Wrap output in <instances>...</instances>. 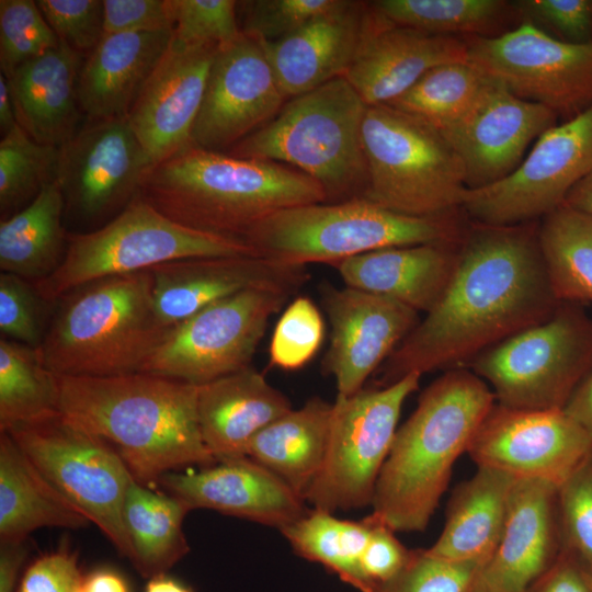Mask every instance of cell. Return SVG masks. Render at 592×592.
Returning <instances> with one entry per match:
<instances>
[{
    "label": "cell",
    "instance_id": "cell-57",
    "mask_svg": "<svg viewBox=\"0 0 592 592\" xmlns=\"http://www.w3.org/2000/svg\"><path fill=\"white\" fill-rule=\"evenodd\" d=\"M82 587L86 592H129L126 580L111 569H98L84 576Z\"/></svg>",
    "mask_w": 592,
    "mask_h": 592
},
{
    "label": "cell",
    "instance_id": "cell-21",
    "mask_svg": "<svg viewBox=\"0 0 592 592\" xmlns=\"http://www.w3.org/2000/svg\"><path fill=\"white\" fill-rule=\"evenodd\" d=\"M149 271L155 308L168 328L240 292L276 288L295 294L309 278L305 265L260 255L185 258Z\"/></svg>",
    "mask_w": 592,
    "mask_h": 592
},
{
    "label": "cell",
    "instance_id": "cell-54",
    "mask_svg": "<svg viewBox=\"0 0 592 592\" xmlns=\"http://www.w3.org/2000/svg\"><path fill=\"white\" fill-rule=\"evenodd\" d=\"M525 592H592V584L578 559L561 548L555 562Z\"/></svg>",
    "mask_w": 592,
    "mask_h": 592
},
{
    "label": "cell",
    "instance_id": "cell-11",
    "mask_svg": "<svg viewBox=\"0 0 592 592\" xmlns=\"http://www.w3.org/2000/svg\"><path fill=\"white\" fill-rule=\"evenodd\" d=\"M7 433L39 473L133 563L123 506L135 479L116 448L60 412L15 425Z\"/></svg>",
    "mask_w": 592,
    "mask_h": 592
},
{
    "label": "cell",
    "instance_id": "cell-52",
    "mask_svg": "<svg viewBox=\"0 0 592 592\" xmlns=\"http://www.w3.org/2000/svg\"><path fill=\"white\" fill-rule=\"evenodd\" d=\"M84 576L67 547L42 555L24 571L16 592H76Z\"/></svg>",
    "mask_w": 592,
    "mask_h": 592
},
{
    "label": "cell",
    "instance_id": "cell-53",
    "mask_svg": "<svg viewBox=\"0 0 592 592\" xmlns=\"http://www.w3.org/2000/svg\"><path fill=\"white\" fill-rule=\"evenodd\" d=\"M104 34L173 29L168 0H103Z\"/></svg>",
    "mask_w": 592,
    "mask_h": 592
},
{
    "label": "cell",
    "instance_id": "cell-55",
    "mask_svg": "<svg viewBox=\"0 0 592 592\" xmlns=\"http://www.w3.org/2000/svg\"><path fill=\"white\" fill-rule=\"evenodd\" d=\"M24 544H0V592H14L26 558Z\"/></svg>",
    "mask_w": 592,
    "mask_h": 592
},
{
    "label": "cell",
    "instance_id": "cell-56",
    "mask_svg": "<svg viewBox=\"0 0 592 592\" xmlns=\"http://www.w3.org/2000/svg\"><path fill=\"white\" fill-rule=\"evenodd\" d=\"M563 411L592 435V371L576 388Z\"/></svg>",
    "mask_w": 592,
    "mask_h": 592
},
{
    "label": "cell",
    "instance_id": "cell-6",
    "mask_svg": "<svg viewBox=\"0 0 592 592\" xmlns=\"http://www.w3.org/2000/svg\"><path fill=\"white\" fill-rule=\"evenodd\" d=\"M367 109L350 81L339 77L288 99L272 121L226 152L292 167L317 181L331 203L362 197Z\"/></svg>",
    "mask_w": 592,
    "mask_h": 592
},
{
    "label": "cell",
    "instance_id": "cell-45",
    "mask_svg": "<svg viewBox=\"0 0 592 592\" xmlns=\"http://www.w3.org/2000/svg\"><path fill=\"white\" fill-rule=\"evenodd\" d=\"M343 3L344 0H246L237 1V16L241 32L275 42Z\"/></svg>",
    "mask_w": 592,
    "mask_h": 592
},
{
    "label": "cell",
    "instance_id": "cell-19",
    "mask_svg": "<svg viewBox=\"0 0 592 592\" xmlns=\"http://www.w3.org/2000/svg\"><path fill=\"white\" fill-rule=\"evenodd\" d=\"M330 326L323 372L333 376L337 396L349 397L419 323L418 311L388 297L344 286L321 285Z\"/></svg>",
    "mask_w": 592,
    "mask_h": 592
},
{
    "label": "cell",
    "instance_id": "cell-62",
    "mask_svg": "<svg viewBox=\"0 0 592 592\" xmlns=\"http://www.w3.org/2000/svg\"><path fill=\"white\" fill-rule=\"evenodd\" d=\"M76 592H86L82 584L76 590Z\"/></svg>",
    "mask_w": 592,
    "mask_h": 592
},
{
    "label": "cell",
    "instance_id": "cell-25",
    "mask_svg": "<svg viewBox=\"0 0 592 592\" xmlns=\"http://www.w3.org/2000/svg\"><path fill=\"white\" fill-rule=\"evenodd\" d=\"M562 548L558 487L516 478L499 545L480 571L491 592H525L555 562Z\"/></svg>",
    "mask_w": 592,
    "mask_h": 592
},
{
    "label": "cell",
    "instance_id": "cell-1",
    "mask_svg": "<svg viewBox=\"0 0 592 592\" xmlns=\"http://www.w3.org/2000/svg\"><path fill=\"white\" fill-rule=\"evenodd\" d=\"M551 291L538 227L479 224L465 232L452 281L379 369L380 387L411 374L464 367L508 338L547 320Z\"/></svg>",
    "mask_w": 592,
    "mask_h": 592
},
{
    "label": "cell",
    "instance_id": "cell-41",
    "mask_svg": "<svg viewBox=\"0 0 592 592\" xmlns=\"http://www.w3.org/2000/svg\"><path fill=\"white\" fill-rule=\"evenodd\" d=\"M59 147L31 138L16 124L0 141V210L2 218L31 203L57 178Z\"/></svg>",
    "mask_w": 592,
    "mask_h": 592
},
{
    "label": "cell",
    "instance_id": "cell-29",
    "mask_svg": "<svg viewBox=\"0 0 592 592\" xmlns=\"http://www.w3.org/2000/svg\"><path fill=\"white\" fill-rule=\"evenodd\" d=\"M291 410L288 398L251 365L198 386L200 431L216 462L246 457L254 435Z\"/></svg>",
    "mask_w": 592,
    "mask_h": 592
},
{
    "label": "cell",
    "instance_id": "cell-22",
    "mask_svg": "<svg viewBox=\"0 0 592 592\" xmlns=\"http://www.w3.org/2000/svg\"><path fill=\"white\" fill-rule=\"evenodd\" d=\"M218 47L186 44L173 36L132 106L127 119L151 164L192 144V129Z\"/></svg>",
    "mask_w": 592,
    "mask_h": 592
},
{
    "label": "cell",
    "instance_id": "cell-13",
    "mask_svg": "<svg viewBox=\"0 0 592 592\" xmlns=\"http://www.w3.org/2000/svg\"><path fill=\"white\" fill-rule=\"evenodd\" d=\"M292 293L251 288L173 326L141 372L203 385L251 365L270 318Z\"/></svg>",
    "mask_w": 592,
    "mask_h": 592
},
{
    "label": "cell",
    "instance_id": "cell-16",
    "mask_svg": "<svg viewBox=\"0 0 592 592\" xmlns=\"http://www.w3.org/2000/svg\"><path fill=\"white\" fill-rule=\"evenodd\" d=\"M150 166L127 117L89 121L59 147L65 215L84 224L112 219L137 196Z\"/></svg>",
    "mask_w": 592,
    "mask_h": 592
},
{
    "label": "cell",
    "instance_id": "cell-7",
    "mask_svg": "<svg viewBox=\"0 0 592 592\" xmlns=\"http://www.w3.org/2000/svg\"><path fill=\"white\" fill-rule=\"evenodd\" d=\"M464 235L453 213L415 217L355 197L282 209L257 224L243 240L260 257L306 266L334 265L390 247L460 241Z\"/></svg>",
    "mask_w": 592,
    "mask_h": 592
},
{
    "label": "cell",
    "instance_id": "cell-20",
    "mask_svg": "<svg viewBox=\"0 0 592 592\" xmlns=\"http://www.w3.org/2000/svg\"><path fill=\"white\" fill-rule=\"evenodd\" d=\"M556 119L548 107L490 79L471 107L440 133L463 162L467 189H477L511 173L528 145Z\"/></svg>",
    "mask_w": 592,
    "mask_h": 592
},
{
    "label": "cell",
    "instance_id": "cell-35",
    "mask_svg": "<svg viewBox=\"0 0 592 592\" xmlns=\"http://www.w3.org/2000/svg\"><path fill=\"white\" fill-rule=\"evenodd\" d=\"M191 509L180 499L133 480L123 520L133 551V566L145 579L167 574L189 551L183 520Z\"/></svg>",
    "mask_w": 592,
    "mask_h": 592
},
{
    "label": "cell",
    "instance_id": "cell-49",
    "mask_svg": "<svg viewBox=\"0 0 592 592\" xmlns=\"http://www.w3.org/2000/svg\"><path fill=\"white\" fill-rule=\"evenodd\" d=\"M58 39L88 55L104 36L103 0L36 1Z\"/></svg>",
    "mask_w": 592,
    "mask_h": 592
},
{
    "label": "cell",
    "instance_id": "cell-5",
    "mask_svg": "<svg viewBox=\"0 0 592 592\" xmlns=\"http://www.w3.org/2000/svg\"><path fill=\"white\" fill-rule=\"evenodd\" d=\"M60 299L38 348L44 364L57 375L141 372L172 328L157 315L149 270L101 278Z\"/></svg>",
    "mask_w": 592,
    "mask_h": 592
},
{
    "label": "cell",
    "instance_id": "cell-17",
    "mask_svg": "<svg viewBox=\"0 0 592 592\" xmlns=\"http://www.w3.org/2000/svg\"><path fill=\"white\" fill-rule=\"evenodd\" d=\"M286 101L262 39L241 32L214 55L192 144L226 152L272 121Z\"/></svg>",
    "mask_w": 592,
    "mask_h": 592
},
{
    "label": "cell",
    "instance_id": "cell-15",
    "mask_svg": "<svg viewBox=\"0 0 592 592\" xmlns=\"http://www.w3.org/2000/svg\"><path fill=\"white\" fill-rule=\"evenodd\" d=\"M591 170L592 106L544 132L506 177L467 189L462 208L483 225L524 224L560 207Z\"/></svg>",
    "mask_w": 592,
    "mask_h": 592
},
{
    "label": "cell",
    "instance_id": "cell-27",
    "mask_svg": "<svg viewBox=\"0 0 592 592\" xmlns=\"http://www.w3.org/2000/svg\"><path fill=\"white\" fill-rule=\"evenodd\" d=\"M460 241L390 247L345 259L333 266L345 286L431 311L455 273Z\"/></svg>",
    "mask_w": 592,
    "mask_h": 592
},
{
    "label": "cell",
    "instance_id": "cell-36",
    "mask_svg": "<svg viewBox=\"0 0 592 592\" xmlns=\"http://www.w3.org/2000/svg\"><path fill=\"white\" fill-rule=\"evenodd\" d=\"M538 244L560 303H592V216L561 205L543 217Z\"/></svg>",
    "mask_w": 592,
    "mask_h": 592
},
{
    "label": "cell",
    "instance_id": "cell-14",
    "mask_svg": "<svg viewBox=\"0 0 592 592\" xmlns=\"http://www.w3.org/2000/svg\"><path fill=\"white\" fill-rule=\"evenodd\" d=\"M468 43V61L519 98L571 119L592 106V42L556 39L531 21Z\"/></svg>",
    "mask_w": 592,
    "mask_h": 592
},
{
    "label": "cell",
    "instance_id": "cell-3",
    "mask_svg": "<svg viewBox=\"0 0 592 592\" xmlns=\"http://www.w3.org/2000/svg\"><path fill=\"white\" fill-rule=\"evenodd\" d=\"M138 194L185 227L241 240L276 212L328 202L317 181L292 167L193 144L151 164Z\"/></svg>",
    "mask_w": 592,
    "mask_h": 592
},
{
    "label": "cell",
    "instance_id": "cell-50",
    "mask_svg": "<svg viewBox=\"0 0 592 592\" xmlns=\"http://www.w3.org/2000/svg\"><path fill=\"white\" fill-rule=\"evenodd\" d=\"M515 7L550 26L565 42H592V0H523Z\"/></svg>",
    "mask_w": 592,
    "mask_h": 592
},
{
    "label": "cell",
    "instance_id": "cell-33",
    "mask_svg": "<svg viewBox=\"0 0 592 592\" xmlns=\"http://www.w3.org/2000/svg\"><path fill=\"white\" fill-rule=\"evenodd\" d=\"M333 405L310 398L250 441L247 456L283 479L303 498L323 463Z\"/></svg>",
    "mask_w": 592,
    "mask_h": 592
},
{
    "label": "cell",
    "instance_id": "cell-8",
    "mask_svg": "<svg viewBox=\"0 0 592 592\" xmlns=\"http://www.w3.org/2000/svg\"><path fill=\"white\" fill-rule=\"evenodd\" d=\"M259 255L244 240L185 227L152 207L139 194L106 224L68 232L59 266L33 282L49 301L91 282L148 271L194 257Z\"/></svg>",
    "mask_w": 592,
    "mask_h": 592
},
{
    "label": "cell",
    "instance_id": "cell-37",
    "mask_svg": "<svg viewBox=\"0 0 592 592\" xmlns=\"http://www.w3.org/2000/svg\"><path fill=\"white\" fill-rule=\"evenodd\" d=\"M372 527L371 515L361 521L342 520L312 508L280 532L301 558L322 565L360 592H371L361 560Z\"/></svg>",
    "mask_w": 592,
    "mask_h": 592
},
{
    "label": "cell",
    "instance_id": "cell-24",
    "mask_svg": "<svg viewBox=\"0 0 592 592\" xmlns=\"http://www.w3.org/2000/svg\"><path fill=\"white\" fill-rule=\"evenodd\" d=\"M375 22L369 2L344 0L282 39L262 41L286 99L344 77Z\"/></svg>",
    "mask_w": 592,
    "mask_h": 592
},
{
    "label": "cell",
    "instance_id": "cell-58",
    "mask_svg": "<svg viewBox=\"0 0 592 592\" xmlns=\"http://www.w3.org/2000/svg\"><path fill=\"white\" fill-rule=\"evenodd\" d=\"M563 205L592 216V170L571 189Z\"/></svg>",
    "mask_w": 592,
    "mask_h": 592
},
{
    "label": "cell",
    "instance_id": "cell-2",
    "mask_svg": "<svg viewBox=\"0 0 592 592\" xmlns=\"http://www.w3.org/2000/svg\"><path fill=\"white\" fill-rule=\"evenodd\" d=\"M58 382L60 413L112 444L135 481L149 487L216 463L200 431L197 385L143 372Z\"/></svg>",
    "mask_w": 592,
    "mask_h": 592
},
{
    "label": "cell",
    "instance_id": "cell-40",
    "mask_svg": "<svg viewBox=\"0 0 592 592\" xmlns=\"http://www.w3.org/2000/svg\"><path fill=\"white\" fill-rule=\"evenodd\" d=\"M388 23L431 34L481 33L508 10L501 0H378L369 2Z\"/></svg>",
    "mask_w": 592,
    "mask_h": 592
},
{
    "label": "cell",
    "instance_id": "cell-12",
    "mask_svg": "<svg viewBox=\"0 0 592 592\" xmlns=\"http://www.w3.org/2000/svg\"><path fill=\"white\" fill-rule=\"evenodd\" d=\"M421 376L411 373L388 386L337 396L323 463L305 493L307 503L331 513L372 505L401 408Z\"/></svg>",
    "mask_w": 592,
    "mask_h": 592
},
{
    "label": "cell",
    "instance_id": "cell-61",
    "mask_svg": "<svg viewBox=\"0 0 592 592\" xmlns=\"http://www.w3.org/2000/svg\"><path fill=\"white\" fill-rule=\"evenodd\" d=\"M473 592H491V591L482 583L479 576V579Z\"/></svg>",
    "mask_w": 592,
    "mask_h": 592
},
{
    "label": "cell",
    "instance_id": "cell-42",
    "mask_svg": "<svg viewBox=\"0 0 592 592\" xmlns=\"http://www.w3.org/2000/svg\"><path fill=\"white\" fill-rule=\"evenodd\" d=\"M59 44L36 1L0 0V68L7 78Z\"/></svg>",
    "mask_w": 592,
    "mask_h": 592
},
{
    "label": "cell",
    "instance_id": "cell-34",
    "mask_svg": "<svg viewBox=\"0 0 592 592\" xmlns=\"http://www.w3.org/2000/svg\"><path fill=\"white\" fill-rule=\"evenodd\" d=\"M65 198L57 180L0 223L1 272L32 282L50 275L64 259L67 234L62 225Z\"/></svg>",
    "mask_w": 592,
    "mask_h": 592
},
{
    "label": "cell",
    "instance_id": "cell-32",
    "mask_svg": "<svg viewBox=\"0 0 592 592\" xmlns=\"http://www.w3.org/2000/svg\"><path fill=\"white\" fill-rule=\"evenodd\" d=\"M90 520L52 485L11 435H0V544H22L35 530H78Z\"/></svg>",
    "mask_w": 592,
    "mask_h": 592
},
{
    "label": "cell",
    "instance_id": "cell-26",
    "mask_svg": "<svg viewBox=\"0 0 592 592\" xmlns=\"http://www.w3.org/2000/svg\"><path fill=\"white\" fill-rule=\"evenodd\" d=\"M458 61H468L467 42L394 25L376 13L374 27L344 77L367 106L388 105L429 70Z\"/></svg>",
    "mask_w": 592,
    "mask_h": 592
},
{
    "label": "cell",
    "instance_id": "cell-30",
    "mask_svg": "<svg viewBox=\"0 0 592 592\" xmlns=\"http://www.w3.org/2000/svg\"><path fill=\"white\" fill-rule=\"evenodd\" d=\"M82 54L60 44L21 65L10 78L16 123L35 141L60 147L79 129Z\"/></svg>",
    "mask_w": 592,
    "mask_h": 592
},
{
    "label": "cell",
    "instance_id": "cell-44",
    "mask_svg": "<svg viewBox=\"0 0 592 592\" xmlns=\"http://www.w3.org/2000/svg\"><path fill=\"white\" fill-rule=\"evenodd\" d=\"M53 304L32 281L0 274V332L5 338L38 349L45 338Z\"/></svg>",
    "mask_w": 592,
    "mask_h": 592
},
{
    "label": "cell",
    "instance_id": "cell-23",
    "mask_svg": "<svg viewBox=\"0 0 592 592\" xmlns=\"http://www.w3.org/2000/svg\"><path fill=\"white\" fill-rule=\"evenodd\" d=\"M158 483L191 510L209 509L280 531L308 511L300 494L248 456L216 462L196 473H167Z\"/></svg>",
    "mask_w": 592,
    "mask_h": 592
},
{
    "label": "cell",
    "instance_id": "cell-9",
    "mask_svg": "<svg viewBox=\"0 0 592 592\" xmlns=\"http://www.w3.org/2000/svg\"><path fill=\"white\" fill-rule=\"evenodd\" d=\"M362 145L367 169L362 197L415 217L462 207L467 190L463 162L432 126L389 105L368 106Z\"/></svg>",
    "mask_w": 592,
    "mask_h": 592
},
{
    "label": "cell",
    "instance_id": "cell-18",
    "mask_svg": "<svg viewBox=\"0 0 592 592\" xmlns=\"http://www.w3.org/2000/svg\"><path fill=\"white\" fill-rule=\"evenodd\" d=\"M467 454L477 467L559 487L592 455V435L561 410H516L494 403Z\"/></svg>",
    "mask_w": 592,
    "mask_h": 592
},
{
    "label": "cell",
    "instance_id": "cell-31",
    "mask_svg": "<svg viewBox=\"0 0 592 592\" xmlns=\"http://www.w3.org/2000/svg\"><path fill=\"white\" fill-rule=\"evenodd\" d=\"M515 479L501 470L478 467L453 491L443 531L428 553L483 568L501 539Z\"/></svg>",
    "mask_w": 592,
    "mask_h": 592
},
{
    "label": "cell",
    "instance_id": "cell-10",
    "mask_svg": "<svg viewBox=\"0 0 592 592\" xmlns=\"http://www.w3.org/2000/svg\"><path fill=\"white\" fill-rule=\"evenodd\" d=\"M466 366L487 380L497 403L516 410H561L592 371V318L560 303L545 321L477 355Z\"/></svg>",
    "mask_w": 592,
    "mask_h": 592
},
{
    "label": "cell",
    "instance_id": "cell-43",
    "mask_svg": "<svg viewBox=\"0 0 592 592\" xmlns=\"http://www.w3.org/2000/svg\"><path fill=\"white\" fill-rule=\"evenodd\" d=\"M323 338L320 310L309 297L298 296L275 325L269 350L270 364L283 371L299 369L317 354Z\"/></svg>",
    "mask_w": 592,
    "mask_h": 592
},
{
    "label": "cell",
    "instance_id": "cell-51",
    "mask_svg": "<svg viewBox=\"0 0 592 592\" xmlns=\"http://www.w3.org/2000/svg\"><path fill=\"white\" fill-rule=\"evenodd\" d=\"M372 532L364 549L361 568L371 592L394 579L409 561L412 550L396 537L395 531L369 514Z\"/></svg>",
    "mask_w": 592,
    "mask_h": 592
},
{
    "label": "cell",
    "instance_id": "cell-4",
    "mask_svg": "<svg viewBox=\"0 0 592 592\" xmlns=\"http://www.w3.org/2000/svg\"><path fill=\"white\" fill-rule=\"evenodd\" d=\"M496 397L471 369H447L420 395L397 429L372 501L395 532H423L447 488L457 458L467 453Z\"/></svg>",
    "mask_w": 592,
    "mask_h": 592
},
{
    "label": "cell",
    "instance_id": "cell-60",
    "mask_svg": "<svg viewBox=\"0 0 592 592\" xmlns=\"http://www.w3.org/2000/svg\"><path fill=\"white\" fill-rule=\"evenodd\" d=\"M144 592H193V590L167 574H161L148 579Z\"/></svg>",
    "mask_w": 592,
    "mask_h": 592
},
{
    "label": "cell",
    "instance_id": "cell-28",
    "mask_svg": "<svg viewBox=\"0 0 592 592\" xmlns=\"http://www.w3.org/2000/svg\"><path fill=\"white\" fill-rule=\"evenodd\" d=\"M172 37L173 29L104 34L79 75V103L89 121L127 117Z\"/></svg>",
    "mask_w": 592,
    "mask_h": 592
},
{
    "label": "cell",
    "instance_id": "cell-38",
    "mask_svg": "<svg viewBox=\"0 0 592 592\" xmlns=\"http://www.w3.org/2000/svg\"><path fill=\"white\" fill-rule=\"evenodd\" d=\"M59 382L41 352L0 339V431L59 413Z\"/></svg>",
    "mask_w": 592,
    "mask_h": 592
},
{
    "label": "cell",
    "instance_id": "cell-63",
    "mask_svg": "<svg viewBox=\"0 0 592 592\" xmlns=\"http://www.w3.org/2000/svg\"><path fill=\"white\" fill-rule=\"evenodd\" d=\"M590 580H591V584H592V578L590 577Z\"/></svg>",
    "mask_w": 592,
    "mask_h": 592
},
{
    "label": "cell",
    "instance_id": "cell-46",
    "mask_svg": "<svg viewBox=\"0 0 592 592\" xmlns=\"http://www.w3.org/2000/svg\"><path fill=\"white\" fill-rule=\"evenodd\" d=\"M562 549L592 578V455L558 487Z\"/></svg>",
    "mask_w": 592,
    "mask_h": 592
},
{
    "label": "cell",
    "instance_id": "cell-59",
    "mask_svg": "<svg viewBox=\"0 0 592 592\" xmlns=\"http://www.w3.org/2000/svg\"><path fill=\"white\" fill-rule=\"evenodd\" d=\"M14 105L10 92L9 81L0 75V129L2 136L16 125Z\"/></svg>",
    "mask_w": 592,
    "mask_h": 592
},
{
    "label": "cell",
    "instance_id": "cell-48",
    "mask_svg": "<svg viewBox=\"0 0 592 592\" xmlns=\"http://www.w3.org/2000/svg\"><path fill=\"white\" fill-rule=\"evenodd\" d=\"M481 567L435 557L426 549L412 550L405 568L376 592H473Z\"/></svg>",
    "mask_w": 592,
    "mask_h": 592
},
{
    "label": "cell",
    "instance_id": "cell-47",
    "mask_svg": "<svg viewBox=\"0 0 592 592\" xmlns=\"http://www.w3.org/2000/svg\"><path fill=\"white\" fill-rule=\"evenodd\" d=\"M173 36L186 44L221 46L241 31L235 0H168Z\"/></svg>",
    "mask_w": 592,
    "mask_h": 592
},
{
    "label": "cell",
    "instance_id": "cell-39",
    "mask_svg": "<svg viewBox=\"0 0 592 592\" xmlns=\"http://www.w3.org/2000/svg\"><path fill=\"white\" fill-rule=\"evenodd\" d=\"M489 82L469 61L444 64L388 105L442 132L471 107Z\"/></svg>",
    "mask_w": 592,
    "mask_h": 592
}]
</instances>
